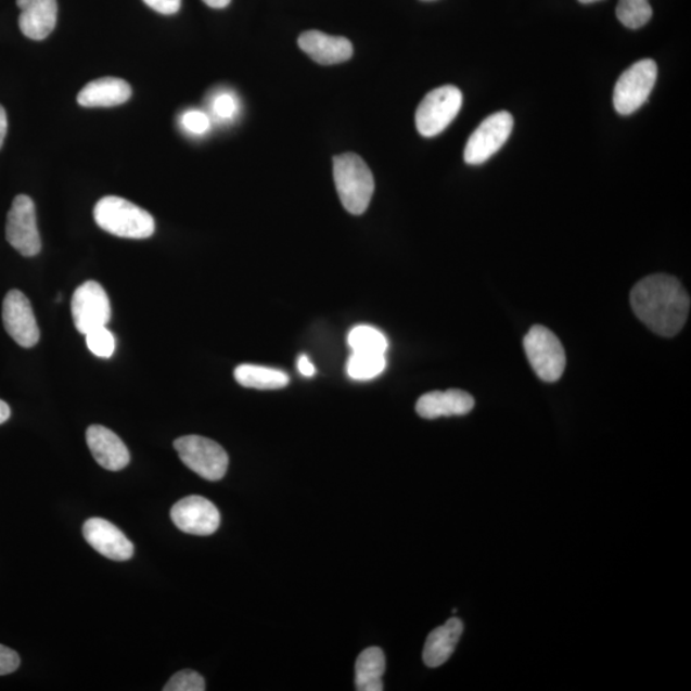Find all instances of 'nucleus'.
<instances>
[{
  "label": "nucleus",
  "mask_w": 691,
  "mask_h": 691,
  "mask_svg": "<svg viewBox=\"0 0 691 691\" xmlns=\"http://www.w3.org/2000/svg\"><path fill=\"white\" fill-rule=\"evenodd\" d=\"M474 406V397L465 391H434L419 398L417 412L420 417L430 420L442 417H462L472 412Z\"/></svg>",
  "instance_id": "obj_16"
},
{
  "label": "nucleus",
  "mask_w": 691,
  "mask_h": 691,
  "mask_svg": "<svg viewBox=\"0 0 691 691\" xmlns=\"http://www.w3.org/2000/svg\"><path fill=\"white\" fill-rule=\"evenodd\" d=\"M333 176L342 205L354 216L369 208L375 183L372 170L361 156L354 153L334 156Z\"/></svg>",
  "instance_id": "obj_2"
},
{
  "label": "nucleus",
  "mask_w": 691,
  "mask_h": 691,
  "mask_svg": "<svg viewBox=\"0 0 691 691\" xmlns=\"http://www.w3.org/2000/svg\"><path fill=\"white\" fill-rule=\"evenodd\" d=\"M181 461L203 479L217 482L227 473L228 455L217 442L202 436H184L175 440Z\"/></svg>",
  "instance_id": "obj_5"
},
{
  "label": "nucleus",
  "mask_w": 691,
  "mask_h": 691,
  "mask_svg": "<svg viewBox=\"0 0 691 691\" xmlns=\"http://www.w3.org/2000/svg\"><path fill=\"white\" fill-rule=\"evenodd\" d=\"M85 336H87L89 350L98 358L110 359L116 351V338L106 327L97 328Z\"/></svg>",
  "instance_id": "obj_25"
},
{
  "label": "nucleus",
  "mask_w": 691,
  "mask_h": 691,
  "mask_svg": "<svg viewBox=\"0 0 691 691\" xmlns=\"http://www.w3.org/2000/svg\"><path fill=\"white\" fill-rule=\"evenodd\" d=\"M206 5L212 7V9L222 10L226 9L228 4L231 3V0H203Z\"/></svg>",
  "instance_id": "obj_34"
},
{
  "label": "nucleus",
  "mask_w": 691,
  "mask_h": 691,
  "mask_svg": "<svg viewBox=\"0 0 691 691\" xmlns=\"http://www.w3.org/2000/svg\"><path fill=\"white\" fill-rule=\"evenodd\" d=\"M82 533L85 540L104 558L119 562L132 559L135 548L131 540L108 520L89 519Z\"/></svg>",
  "instance_id": "obj_13"
},
{
  "label": "nucleus",
  "mask_w": 691,
  "mask_h": 691,
  "mask_svg": "<svg viewBox=\"0 0 691 691\" xmlns=\"http://www.w3.org/2000/svg\"><path fill=\"white\" fill-rule=\"evenodd\" d=\"M464 625L461 619L452 617L445 625L433 630L425 641L423 660L427 667L436 668L450 660L458 645Z\"/></svg>",
  "instance_id": "obj_19"
},
{
  "label": "nucleus",
  "mask_w": 691,
  "mask_h": 691,
  "mask_svg": "<svg viewBox=\"0 0 691 691\" xmlns=\"http://www.w3.org/2000/svg\"><path fill=\"white\" fill-rule=\"evenodd\" d=\"M423 2H434V0H423Z\"/></svg>",
  "instance_id": "obj_36"
},
{
  "label": "nucleus",
  "mask_w": 691,
  "mask_h": 691,
  "mask_svg": "<svg viewBox=\"0 0 691 691\" xmlns=\"http://www.w3.org/2000/svg\"><path fill=\"white\" fill-rule=\"evenodd\" d=\"M94 218L103 231L123 239L144 240L155 232L151 213L118 196L101 199L95 205Z\"/></svg>",
  "instance_id": "obj_3"
},
{
  "label": "nucleus",
  "mask_w": 691,
  "mask_h": 691,
  "mask_svg": "<svg viewBox=\"0 0 691 691\" xmlns=\"http://www.w3.org/2000/svg\"><path fill=\"white\" fill-rule=\"evenodd\" d=\"M657 63L641 60L619 76L614 90V106L622 116H630L644 105L657 81Z\"/></svg>",
  "instance_id": "obj_7"
},
{
  "label": "nucleus",
  "mask_w": 691,
  "mask_h": 691,
  "mask_svg": "<svg viewBox=\"0 0 691 691\" xmlns=\"http://www.w3.org/2000/svg\"><path fill=\"white\" fill-rule=\"evenodd\" d=\"M298 372H300L304 376H312L316 374V367L312 366V362L309 360L308 356L302 355L297 361Z\"/></svg>",
  "instance_id": "obj_31"
},
{
  "label": "nucleus",
  "mask_w": 691,
  "mask_h": 691,
  "mask_svg": "<svg viewBox=\"0 0 691 691\" xmlns=\"http://www.w3.org/2000/svg\"><path fill=\"white\" fill-rule=\"evenodd\" d=\"M526 356L541 381L558 382L566 368L565 348L553 332L543 325H533L524 338Z\"/></svg>",
  "instance_id": "obj_4"
},
{
  "label": "nucleus",
  "mask_w": 691,
  "mask_h": 691,
  "mask_svg": "<svg viewBox=\"0 0 691 691\" xmlns=\"http://www.w3.org/2000/svg\"><path fill=\"white\" fill-rule=\"evenodd\" d=\"M298 47L322 66L344 63L351 59V41L342 37H331L317 30L306 31L298 38Z\"/></svg>",
  "instance_id": "obj_15"
},
{
  "label": "nucleus",
  "mask_w": 691,
  "mask_h": 691,
  "mask_svg": "<svg viewBox=\"0 0 691 691\" xmlns=\"http://www.w3.org/2000/svg\"><path fill=\"white\" fill-rule=\"evenodd\" d=\"M11 418V409L9 404L0 400V424H4Z\"/></svg>",
  "instance_id": "obj_33"
},
{
  "label": "nucleus",
  "mask_w": 691,
  "mask_h": 691,
  "mask_svg": "<svg viewBox=\"0 0 691 691\" xmlns=\"http://www.w3.org/2000/svg\"><path fill=\"white\" fill-rule=\"evenodd\" d=\"M5 238L13 248L26 258L37 256L41 251V239L37 225V210L31 197H14L7 217Z\"/></svg>",
  "instance_id": "obj_8"
},
{
  "label": "nucleus",
  "mask_w": 691,
  "mask_h": 691,
  "mask_svg": "<svg viewBox=\"0 0 691 691\" xmlns=\"http://www.w3.org/2000/svg\"><path fill=\"white\" fill-rule=\"evenodd\" d=\"M514 128V117L509 112H497L484 119L469 138L464 159L479 166L491 158L509 140Z\"/></svg>",
  "instance_id": "obj_9"
},
{
  "label": "nucleus",
  "mask_w": 691,
  "mask_h": 691,
  "mask_svg": "<svg viewBox=\"0 0 691 691\" xmlns=\"http://www.w3.org/2000/svg\"><path fill=\"white\" fill-rule=\"evenodd\" d=\"M234 380L242 387L261 391L281 389L290 383L289 374L280 369L253 364H242L234 369Z\"/></svg>",
  "instance_id": "obj_21"
},
{
  "label": "nucleus",
  "mask_w": 691,
  "mask_h": 691,
  "mask_svg": "<svg viewBox=\"0 0 691 691\" xmlns=\"http://www.w3.org/2000/svg\"><path fill=\"white\" fill-rule=\"evenodd\" d=\"M579 2L583 4H590V3L601 2V0H579Z\"/></svg>",
  "instance_id": "obj_35"
},
{
  "label": "nucleus",
  "mask_w": 691,
  "mask_h": 691,
  "mask_svg": "<svg viewBox=\"0 0 691 691\" xmlns=\"http://www.w3.org/2000/svg\"><path fill=\"white\" fill-rule=\"evenodd\" d=\"M170 519L178 529L192 536H212L220 525L216 504L202 496H189L178 501L170 510Z\"/></svg>",
  "instance_id": "obj_11"
},
{
  "label": "nucleus",
  "mask_w": 691,
  "mask_h": 691,
  "mask_svg": "<svg viewBox=\"0 0 691 691\" xmlns=\"http://www.w3.org/2000/svg\"><path fill=\"white\" fill-rule=\"evenodd\" d=\"M386 355L356 354L347 362V374L354 381H372L386 369Z\"/></svg>",
  "instance_id": "obj_23"
},
{
  "label": "nucleus",
  "mask_w": 691,
  "mask_h": 691,
  "mask_svg": "<svg viewBox=\"0 0 691 691\" xmlns=\"http://www.w3.org/2000/svg\"><path fill=\"white\" fill-rule=\"evenodd\" d=\"M616 14L625 27L637 30L650 23L653 10L650 0H618Z\"/></svg>",
  "instance_id": "obj_24"
},
{
  "label": "nucleus",
  "mask_w": 691,
  "mask_h": 691,
  "mask_svg": "<svg viewBox=\"0 0 691 691\" xmlns=\"http://www.w3.org/2000/svg\"><path fill=\"white\" fill-rule=\"evenodd\" d=\"M3 324L5 331L21 347L38 345L40 331L35 319L30 300L18 290H12L3 302Z\"/></svg>",
  "instance_id": "obj_12"
},
{
  "label": "nucleus",
  "mask_w": 691,
  "mask_h": 691,
  "mask_svg": "<svg viewBox=\"0 0 691 691\" xmlns=\"http://www.w3.org/2000/svg\"><path fill=\"white\" fill-rule=\"evenodd\" d=\"M21 664L20 655L11 648L0 644V676L17 671Z\"/></svg>",
  "instance_id": "obj_29"
},
{
  "label": "nucleus",
  "mask_w": 691,
  "mask_h": 691,
  "mask_svg": "<svg viewBox=\"0 0 691 691\" xmlns=\"http://www.w3.org/2000/svg\"><path fill=\"white\" fill-rule=\"evenodd\" d=\"M87 442L92 456L102 468L119 472L130 464V452L116 433L103 425H91L87 431Z\"/></svg>",
  "instance_id": "obj_14"
},
{
  "label": "nucleus",
  "mask_w": 691,
  "mask_h": 691,
  "mask_svg": "<svg viewBox=\"0 0 691 691\" xmlns=\"http://www.w3.org/2000/svg\"><path fill=\"white\" fill-rule=\"evenodd\" d=\"M7 128H9V120H7V113L2 105H0V149L4 144L7 137Z\"/></svg>",
  "instance_id": "obj_32"
},
{
  "label": "nucleus",
  "mask_w": 691,
  "mask_h": 691,
  "mask_svg": "<svg viewBox=\"0 0 691 691\" xmlns=\"http://www.w3.org/2000/svg\"><path fill=\"white\" fill-rule=\"evenodd\" d=\"M212 108L214 114L220 119H231L239 111L238 99L230 92H223L214 99Z\"/></svg>",
  "instance_id": "obj_27"
},
{
  "label": "nucleus",
  "mask_w": 691,
  "mask_h": 691,
  "mask_svg": "<svg viewBox=\"0 0 691 691\" xmlns=\"http://www.w3.org/2000/svg\"><path fill=\"white\" fill-rule=\"evenodd\" d=\"M76 330L88 334L106 327L111 320V303L101 283L88 281L75 291L71 303Z\"/></svg>",
  "instance_id": "obj_10"
},
{
  "label": "nucleus",
  "mask_w": 691,
  "mask_h": 691,
  "mask_svg": "<svg viewBox=\"0 0 691 691\" xmlns=\"http://www.w3.org/2000/svg\"><path fill=\"white\" fill-rule=\"evenodd\" d=\"M347 342L356 354L386 355L388 350L386 336L370 325L355 327L348 333Z\"/></svg>",
  "instance_id": "obj_22"
},
{
  "label": "nucleus",
  "mask_w": 691,
  "mask_h": 691,
  "mask_svg": "<svg viewBox=\"0 0 691 691\" xmlns=\"http://www.w3.org/2000/svg\"><path fill=\"white\" fill-rule=\"evenodd\" d=\"M144 3L164 16H170L181 9V0H144Z\"/></svg>",
  "instance_id": "obj_30"
},
{
  "label": "nucleus",
  "mask_w": 691,
  "mask_h": 691,
  "mask_svg": "<svg viewBox=\"0 0 691 691\" xmlns=\"http://www.w3.org/2000/svg\"><path fill=\"white\" fill-rule=\"evenodd\" d=\"M20 28L26 38L44 40L56 25L59 4L56 0H17Z\"/></svg>",
  "instance_id": "obj_17"
},
{
  "label": "nucleus",
  "mask_w": 691,
  "mask_h": 691,
  "mask_svg": "<svg viewBox=\"0 0 691 691\" xmlns=\"http://www.w3.org/2000/svg\"><path fill=\"white\" fill-rule=\"evenodd\" d=\"M634 312L652 332L674 337L686 325L690 311V296L681 282L668 274H652L631 290Z\"/></svg>",
  "instance_id": "obj_1"
},
{
  "label": "nucleus",
  "mask_w": 691,
  "mask_h": 691,
  "mask_svg": "<svg viewBox=\"0 0 691 691\" xmlns=\"http://www.w3.org/2000/svg\"><path fill=\"white\" fill-rule=\"evenodd\" d=\"M182 126L195 135H203L209 130L210 118L202 111H189L182 116Z\"/></svg>",
  "instance_id": "obj_28"
},
{
  "label": "nucleus",
  "mask_w": 691,
  "mask_h": 691,
  "mask_svg": "<svg viewBox=\"0 0 691 691\" xmlns=\"http://www.w3.org/2000/svg\"><path fill=\"white\" fill-rule=\"evenodd\" d=\"M164 691H204L205 681L201 674L192 669H183L177 673L163 688Z\"/></svg>",
  "instance_id": "obj_26"
},
{
  "label": "nucleus",
  "mask_w": 691,
  "mask_h": 691,
  "mask_svg": "<svg viewBox=\"0 0 691 691\" xmlns=\"http://www.w3.org/2000/svg\"><path fill=\"white\" fill-rule=\"evenodd\" d=\"M462 106V92L452 85L434 89L419 104L415 123L424 138L437 137L458 117Z\"/></svg>",
  "instance_id": "obj_6"
},
{
  "label": "nucleus",
  "mask_w": 691,
  "mask_h": 691,
  "mask_svg": "<svg viewBox=\"0 0 691 691\" xmlns=\"http://www.w3.org/2000/svg\"><path fill=\"white\" fill-rule=\"evenodd\" d=\"M130 84L117 77H102L87 85L77 95V103L85 108H111L130 101Z\"/></svg>",
  "instance_id": "obj_18"
},
{
  "label": "nucleus",
  "mask_w": 691,
  "mask_h": 691,
  "mask_svg": "<svg viewBox=\"0 0 691 691\" xmlns=\"http://www.w3.org/2000/svg\"><path fill=\"white\" fill-rule=\"evenodd\" d=\"M386 673V655L381 648L362 651L355 664V686L359 691H382Z\"/></svg>",
  "instance_id": "obj_20"
}]
</instances>
